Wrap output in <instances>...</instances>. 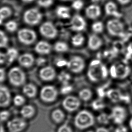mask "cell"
Returning <instances> with one entry per match:
<instances>
[{"label": "cell", "mask_w": 132, "mask_h": 132, "mask_svg": "<svg viewBox=\"0 0 132 132\" xmlns=\"http://www.w3.org/2000/svg\"><path fill=\"white\" fill-rule=\"evenodd\" d=\"M88 78L93 82H99L105 80L108 75V70L100 61L93 60L90 64L87 72Z\"/></svg>", "instance_id": "6da1fadb"}, {"label": "cell", "mask_w": 132, "mask_h": 132, "mask_svg": "<svg viewBox=\"0 0 132 132\" xmlns=\"http://www.w3.org/2000/svg\"><path fill=\"white\" fill-rule=\"evenodd\" d=\"M95 119L93 114L87 110L79 111L74 118L75 127L80 130H85L94 125Z\"/></svg>", "instance_id": "7a4b0ae2"}, {"label": "cell", "mask_w": 132, "mask_h": 132, "mask_svg": "<svg viewBox=\"0 0 132 132\" xmlns=\"http://www.w3.org/2000/svg\"><path fill=\"white\" fill-rule=\"evenodd\" d=\"M8 77L9 82L15 87H20L25 84L26 75L22 69L18 67H14L10 70Z\"/></svg>", "instance_id": "3957f363"}, {"label": "cell", "mask_w": 132, "mask_h": 132, "mask_svg": "<svg viewBox=\"0 0 132 132\" xmlns=\"http://www.w3.org/2000/svg\"><path fill=\"white\" fill-rule=\"evenodd\" d=\"M43 15L39 10L34 8L26 11L23 15V20L25 23L31 26L37 25L40 22Z\"/></svg>", "instance_id": "277c9868"}, {"label": "cell", "mask_w": 132, "mask_h": 132, "mask_svg": "<svg viewBox=\"0 0 132 132\" xmlns=\"http://www.w3.org/2000/svg\"><path fill=\"white\" fill-rule=\"evenodd\" d=\"M130 69L128 65L122 63L114 64L110 69V74L114 79H123L129 76Z\"/></svg>", "instance_id": "5b68a950"}, {"label": "cell", "mask_w": 132, "mask_h": 132, "mask_svg": "<svg viewBox=\"0 0 132 132\" xmlns=\"http://www.w3.org/2000/svg\"><path fill=\"white\" fill-rule=\"evenodd\" d=\"M17 37L21 43L25 45H30L36 41L37 34L32 29L24 28L19 30Z\"/></svg>", "instance_id": "8992f818"}, {"label": "cell", "mask_w": 132, "mask_h": 132, "mask_svg": "<svg viewBox=\"0 0 132 132\" xmlns=\"http://www.w3.org/2000/svg\"><path fill=\"white\" fill-rule=\"evenodd\" d=\"M106 27L108 32L112 36L121 37L124 35V25L119 20L114 19L109 20Z\"/></svg>", "instance_id": "52a82bcc"}, {"label": "cell", "mask_w": 132, "mask_h": 132, "mask_svg": "<svg viewBox=\"0 0 132 132\" xmlns=\"http://www.w3.org/2000/svg\"><path fill=\"white\" fill-rule=\"evenodd\" d=\"M67 66L70 71L73 73H80L85 67V62L82 57L74 56L68 61Z\"/></svg>", "instance_id": "ba28073f"}, {"label": "cell", "mask_w": 132, "mask_h": 132, "mask_svg": "<svg viewBox=\"0 0 132 132\" xmlns=\"http://www.w3.org/2000/svg\"><path fill=\"white\" fill-rule=\"evenodd\" d=\"M58 92L55 87L51 85L43 87L40 91V97L41 100L46 102H52L57 98Z\"/></svg>", "instance_id": "9c48e42d"}, {"label": "cell", "mask_w": 132, "mask_h": 132, "mask_svg": "<svg viewBox=\"0 0 132 132\" xmlns=\"http://www.w3.org/2000/svg\"><path fill=\"white\" fill-rule=\"evenodd\" d=\"M111 119L114 123L121 125L127 117V112L124 107L117 105L113 108L111 114Z\"/></svg>", "instance_id": "30bf717a"}, {"label": "cell", "mask_w": 132, "mask_h": 132, "mask_svg": "<svg viewBox=\"0 0 132 132\" xmlns=\"http://www.w3.org/2000/svg\"><path fill=\"white\" fill-rule=\"evenodd\" d=\"M27 123L23 118L16 117L10 120L7 123L9 132H21L26 128Z\"/></svg>", "instance_id": "8fae6325"}, {"label": "cell", "mask_w": 132, "mask_h": 132, "mask_svg": "<svg viewBox=\"0 0 132 132\" xmlns=\"http://www.w3.org/2000/svg\"><path fill=\"white\" fill-rule=\"evenodd\" d=\"M39 32L42 36L48 39H53L57 35V30L52 22H45L41 24Z\"/></svg>", "instance_id": "7c38bea8"}, {"label": "cell", "mask_w": 132, "mask_h": 132, "mask_svg": "<svg viewBox=\"0 0 132 132\" xmlns=\"http://www.w3.org/2000/svg\"><path fill=\"white\" fill-rule=\"evenodd\" d=\"M80 99L73 96H67L62 103L64 109L69 112L77 111L80 106Z\"/></svg>", "instance_id": "4fadbf2b"}, {"label": "cell", "mask_w": 132, "mask_h": 132, "mask_svg": "<svg viewBox=\"0 0 132 132\" xmlns=\"http://www.w3.org/2000/svg\"><path fill=\"white\" fill-rule=\"evenodd\" d=\"M106 96L109 100L114 102H129L130 100L128 96L123 94L118 89H109L106 93Z\"/></svg>", "instance_id": "5bb4252c"}, {"label": "cell", "mask_w": 132, "mask_h": 132, "mask_svg": "<svg viewBox=\"0 0 132 132\" xmlns=\"http://www.w3.org/2000/svg\"><path fill=\"white\" fill-rule=\"evenodd\" d=\"M86 27L85 20L82 17L77 14L73 16L71 21V29L75 32H81Z\"/></svg>", "instance_id": "9a60e30c"}, {"label": "cell", "mask_w": 132, "mask_h": 132, "mask_svg": "<svg viewBox=\"0 0 132 132\" xmlns=\"http://www.w3.org/2000/svg\"><path fill=\"white\" fill-rule=\"evenodd\" d=\"M56 75L55 70L53 67L47 66L42 68L39 71V76L42 80L50 81L55 79Z\"/></svg>", "instance_id": "2e32d148"}, {"label": "cell", "mask_w": 132, "mask_h": 132, "mask_svg": "<svg viewBox=\"0 0 132 132\" xmlns=\"http://www.w3.org/2000/svg\"><path fill=\"white\" fill-rule=\"evenodd\" d=\"M11 102V94L8 88L0 85V107H6Z\"/></svg>", "instance_id": "e0dca14e"}, {"label": "cell", "mask_w": 132, "mask_h": 132, "mask_svg": "<svg viewBox=\"0 0 132 132\" xmlns=\"http://www.w3.org/2000/svg\"><path fill=\"white\" fill-rule=\"evenodd\" d=\"M18 61L21 66L25 68H30L34 64V58L32 54L25 53L18 57Z\"/></svg>", "instance_id": "ac0fdd59"}, {"label": "cell", "mask_w": 132, "mask_h": 132, "mask_svg": "<svg viewBox=\"0 0 132 132\" xmlns=\"http://www.w3.org/2000/svg\"><path fill=\"white\" fill-rule=\"evenodd\" d=\"M103 44L101 39L96 34L90 35L88 41V46L92 51H97L99 49Z\"/></svg>", "instance_id": "d6986e66"}, {"label": "cell", "mask_w": 132, "mask_h": 132, "mask_svg": "<svg viewBox=\"0 0 132 132\" xmlns=\"http://www.w3.org/2000/svg\"><path fill=\"white\" fill-rule=\"evenodd\" d=\"M34 50L37 53L39 54L47 55L50 53L52 50V46L48 42L40 41L36 45Z\"/></svg>", "instance_id": "ffe728a7"}, {"label": "cell", "mask_w": 132, "mask_h": 132, "mask_svg": "<svg viewBox=\"0 0 132 132\" xmlns=\"http://www.w3.org/2000/svg\"><path fill=\"white\" fill-rule=\"evenodd\" d=\"M101 11L100 7L96 5H90L86 8V14L88 18L91 20H95L100 16Z\"/></svg>", "instance_id": "44dd1931"}, {"label": "cell", "mask_w": 132, "mask_h": 132, "mask_svg": "<svg viewBox=\"0 0 132 132\" xmlns=\"http://www.w3.org/2000/svg\"><path fill=\"white\" fill-rule=\"evenodd\" d=\"M20 113L22 118L28 119L34 116L35 113V110L32 105H25L22 108Z\"/></svg>", "instance_id": "7402d4cb"}, {"label": "cell", "mask_w": 132, "mask_h": 132, "mask_svg": "<svg viewBox=\"0 0 132 132\" xmlns=\"http://www.w3.org/2000/svg\"><path fill=\"white\" fill-rule=\"evenodd\" d=\"M105 11L106 14L109 15H113L116 17L121 16V14L117 10L116 4L113 2H109L105 5Z\"/></svg>", "instance_id": "603a6c76"}, {"label": "cell", "mask_w": 132, "mask_h": 132, "mask_svg": "<svg viewBox=\"0 0 132 132\" xmlns=\"http://www.w3.org/2000/svg\"><path fill=\"white\" fill-rule=\"evenodd\" d=\"M23 93L29 98H33L37 95V88L34 84H28L24 86Z\"/></svg>", "instance_id": "cb8c5ba5"}, {"label": "cell", "mask_w": 132, "mask_h": 132, "mask_svg": "<svg viewBox=\"0 0 132 132\" xmlns=\"http://www.w3.org/2000/svg\"><path fill=\"white\" fill-rule=\"evenodd\" d=\"M51 117L56 123H60L64 119V113L61 109H55L52 112Z\"/></svg>", "instance_id": "d4e9b609"}, {"label": "cell", "mask_w": 132, "mask_h": 132, "mask_svg": "<svg viewBox=\"0 0 132 132\" xmlns=\"http://www.w3.org/2000/svg\"><path fill=\"white\" fill-rule=\"evenodd\" d=\"M79 97L84 102H87L91 99L93 96L92 91L88 88H84L80 90L78 93Z\"/></svg>", "instance_id": "484cf974"}, {"label": "cell", "mask_w": 132, "mask_h": 132, "mask_svg": "<svg viewBox=\"0 0 132 132\" xmlns=\"http://www.w3.org/2000/svg\"><path fill=\"white\" fill-rule=\"evenodd\" d=\"M56 14L60 18L64 19L70 17L69 9L66 6H60L57 7L56 10Z\"/></svg>", "instance_id": "4316f807"}, {"label": "cell", "mask_w": 132, "mask_h": 132, "mask_svg": "<svg viewBox=\"0 0 132 132\" xmlns=\"http://www.w3.org/2000/svg\"><path fill=\"white\" fill-rule=\"evenodd\" d=\"M6 55L8 62L11 63L13 62L18 58L19 53L16 48L11 47L8 49Z\"/></svg>", "instance_id": "83f0119b"}, {"label": "cell", "mask_w": 132, "mask_h": 132, "mask_svg": "<svg viewBox=\"0 0 132 132\" xmlns=\"http://www.w3.org/2000/svg\"><path fill=\"white\" fill-rule=\"evenodd\" d=\"M71 43L74 46H82L85 42L84 36L80 33H78L73 36L71 38Z\"/></svg>", "instance_id": "f1b7e54d"}, {"label": "cell", "mask_w": 132, "mask_h": 132, "mask_svg": "<svg viewBox=\"0 0 132 132\" xmlns=\"http://www.w3.org/2000/svg\"><path fill=\"white\" fill-rule=\"evenodd\" d=\"M111 116L105 113H102L97 117V121L100 125H107L111 121Z\"/></svg>", "instance_id": "f546056e"}, {"label": "cell", "mask_w": 132, "mask_h": 132, "mask_svg": "<svg viewBox=\"0 0 132 132\" xmlns=\"http://www.w3.org/2000/svg\"><path fill=\"white\" fill-rule=\"evenodd\" d=\"M12 14V11L11 9L7 6H4L0 8V20H3L6 19L10 17Z\"/></svg>", "instance_id": "4dcf8cb0"}, {"label": "cell", "mask_w": 132, "mask_h": 132, "mask_svg": "<svg viewBox=\"0 0 132 132\" xmlns=\"http://www.w3.org/2000/svg\"><path fill=\"white\" fill-rule=\"evenodd\" d=\"M54 49L57 52H67L69 47L68 44L63 42H57L54 46Z\"/></svg>", "instance_id": "1f68e13d"}, {"label": "cell", "mask_w": 132, "mask_h": 132, "mask_svg": "<svg viewBox=\"0 0 132 132\" xmlns=\"http://www.w3.org/2000/svg\"><path fill=\"white\" fill-rule=\"evenodd\" d=\"M59 81L63 83V84H68L71 79V76L69 73L66 72H62L59 74L58 77Z\"/></svg>", "instance_id": "d6a6232c"}, {"label": "cell", "mask_w": 132, "mask_h": 132, "mask_svg": "<svg viewBox=\"0 0 132 132\" xmlns=\"http://www.w3.org/2000/svg\"><path fill=\"white\" fill-rule=\"evenodd\" d=\"M5 28L6 29L10 32H14L17 29L18 24L14 20H11L5 23Z\"/></svg>", "instance_id": "836d02e7"}, {"label": "cell", "mask_w": 132, "mask_h": 132, "mask_svg": "<svg viewBox=\"0 0 132 132\" xmlns=\"http://www.w3.org/2000/svg\"><path fill=\"white\" fill-rule=\"evenodd\" d=\"M8 38L3 31L0 30V48L6 47L8 44Z\"/></svg>", "instance_id": "e575fe53"}, {"label": "cell", "mask_w": 132, "mask_h": 132, "mask_svg": "<svg viewBox=\"0 0 132 132\" xmlns=\"http://www.w3.org/2000/svg\"><path fill=\"white\" fill-rule=\"evenodd\" d=\"M92 29L96 34H100L103 31V24L101 22H96L92 25Z\"/></svg>", "instance_id": "d590c367"}, {"label": "cell", "mask_w": 132, "mask_h": 132, "mask_svg": "<svg viewBox=\"0 0 132 132\" xmlns=\"http://www.w3.org/2000/svg\"><path fill=\"white\" fill-rule=\"evenodd\" d=\"M105 107V104L103 102L100 100H95L92 103V107L95 111H100Z\"/></svg>", "instance_id": "8d00e7d4"}, {"label": "cell", "mask_w": 132, "mask_h": 132, "mask_svg": "<svg viewBox=\"0 0 132 132\" xmlns=\"http://www.w3.org/2000/svg\"><path fill=\"white\" fill-rule=\"evenodd\" d=\"M25 102V98L20 95H17L13 99V102L14 105L17 106L23 105Z\"/></svg>", "instance_id": "74e56055"}, {"label": "cell", "mask_w": 132, "mask_h": 132, "mask_svg": "<svg viewBox=\"0 0 132 132\" xmlns=\"http://www.w3.org/2000/svg\"><path fill=\"white\" fill-rule=\"evenodd\" d=\"M37 3L41 7L48 8L53 3V0H37Z\"/></svg>", "instance_id": "f35d334b"}, {"label": "cell", "mask_w": 132, "mask_h": 132, "mask_svg": "<svg viewBox=\"0 0 132 132\" xmlns=\"http://www.w3.org/2000/svg\"><path fill=\"white\" fill-rule=\"evenodd\" d=\"M10 116V113L8 111H2L0 112V121L2 122L7 121Z\"/></svg>", "instance_id": "ab89813d"}, {"label": "cell", "mask_w": 132, "mask_h": 132, "mask_svg": "<svg viewBox=\"0 0 132 132\" xmlns=\"http://www.w3.org/2000/svg\"><path fill=\"white\" fill-rule=\"evenodd\" d=\"M84 5L83 2L81 0H75L72 4V7L76 10H80Z\"/></svg>", "instance_id": "60d3db41"}, {"label": "cell", "mask_w": 132, "mask_h": 132, "mask_svg": "<svg viewBox=\"0 0 132 132\" xmlns=\"http://www.w3.org/2000/svg\"><path fill=\"white\" fill-rule=\"evenodd\" d=\"M57 132H72V129L67 124L61 125L57 129Z\"/></svg>", "instance_id": "b9f144b4"}, {"label": "cell", "mask_w": 132, "mask_h": 132, "mask_svg": "<svg viewBox=\"0 0 132 132\" xmlns=\"http://www.w3.org/2000/svg\"><path fill=\"white\" fill-rule=\"evenodd\" d=\"M72 90V88L71 86L68 84H65L61 89V93L63 94H67L70 93Z\"/></svg>", "instance_id": "7bdbcfd3"}, {"label": "cell", "mask_w": 132, "mask_h": 132, "mask_svg": "<svg viewBox=\"0 0 132 132\" xmlns=\"http://www.w3.org/2000/svg\"><path fill=\"white\" fill-rule=\"evenodd\" d=\"M114 132H128V129L127 127L121 125L116 128Z\"/></svg>", "instance_id": "ee69618b"}, {"label": "cell", "mask_w": 132, "mask_h": 132, "mask_svg": "<svg viewBox=\"0 0 132 132\" xmlns=\"http://www.w3.org/2000/svg\"><path fill=\"white\" fill-rule=\"evenodd\" d=\"M5 79V70L3 68H0V82H3Z\"/></svg>", "instance_id": "f6af8a7d"}, {"label": "cell", "mask_w": 132, "mask_h": 132, "mask_svg": "<svg viewBox=\"0 0 132 132\" xmlns=\"http://www.w3.org/2000/svg\"><path fill=\"white\" fill-rule=\"evenodd\" d=\"M7 60V56L6 54L0 52V64H2L5 62Z\"/></svg>", "instance_id": "bcb514c9"}, {"label": "cell", "mask_w": 132, "mask_h": 132, "mask_svg": "<svg viewBox=\"0 0 132 132\" xmlns=\"http://www.w3.org/2000/svg\"><path fill=\"white\" fill-rule=\"evenodd\" d=\"M67 63H68V61H66L65 60H59L57 62V65L58 67H62V66H64L65 65L67 66Z\"/></svg>", "instance_id": "7dc6e473"}, {"label": "cell", "mask_w": 132, "mask_h": 132, "mask_svg": "<svg viewBox=\"0 0 132 132\" xmlns=\"http://www.w3.org/2000/svg\"><path fill=\"white\" fill-rule=\"evenodd\" d=\"M45 62H46L45 59L43 58H41V57L37 59V61H36L37 64L39 65H42L45 63Z\"/></svg>", "instance_id": "c3c4849f"}, {"label": "cell", "mask_w": 132, "mask_h": 132, "mask_svg": "<svg viewBox=\"0 0 132 132\" xmlns=\"http://www.w3.org/2000/svg\"><path fill=\"white\" fill-rule=\"evenodd\" d=\"M95 132H109V131L105 127H100L97 128Z\"/></svg>", "instance_id": "681fc988"}, {"label": "cell", "mask_w": 132, "mask_h": 132, "mask_svg": "<svg viewBox=\"0 0 132 132\" xmlns=\"http://www.w3.org/2000/svg\"><path fill=\"white\" fill-rule=\"evenodd\" d=\"M119 3L122 5H126L129 3L132 0H117Z\"/></svg>", "instance_id": "f907efd6"}, {"label": "cell", "mask_w": 132, "mask_h": 132, "mask_svg": "<svg viewBox=\"0 0 132 132\" xmlns=\"http://www.w3.org/2000/svg\"><path fill=\"white\" fill-rule=\"evenodd\" d=\"M127 51L129 54L132 55V42H131L127 47Z\"/></svg>", "instance_id": "816d5d0a"}, {"label": "cell", "mask_w": 132, "mask_h": 132, "mask_svg": "<svg viewBox=\"0 0 132 132\" xmlns=\"http://www.w3.org/2000/svg\"><path fill=\"white\" fill-rule=\"evenodd\" d=\"M0 132H5V127L2 121H0Z\"/></svg>", "instance_id": "f5cc1de1"}, {"label": "cell", "mask_w": 132, "mask_h": 132, "mask_svg": "<svg viewBox=\"0 0 132 132\" xmlns=\"http://www.w3.org/2000/svg\"><path fill=\"white\" fill-rule=\"evenodd\" d=\"M129 126L131 129L132 130V117L131 118V119L129 122Z\"/></svg>", "instance_id": "db71d44e"}, {"label": "cell", "mask_w": 132, "mask_h": 132, "mask_svg": "<svg viewBox=\"0 0 132 132\" xmlns=\"http://www.w3.org/2000/svg\"><path fill=\"white\" fill-rule=\"evenodd\" d=\"M23 1L24 2H31L33 1V0H23Z\"/></svg>", "instance_id": "11a10c76"}, {"label": "cell", "mask_w": 132, "mask_h": 132, "mask_svg": "<svg viewBox=\"0 0 132 132\" xmlns=\"http://www.w3.org/2000/svg\"><path fill=\"white\" fill-rule=\"evenodd\" d=\"M61 1H65V2H68V1H71V0H61Z\"/></svg>", "instance_id": "9f6ffc18"}, {"label": "cell", "mask_w": 132, "mask_h": 132, "mask_svg": "<svg viewBox=\"0 0 132 132\" xmlns=\"http://www.w3.org/2000/svg\"><path fill=\"white\" fill-rule=\"evenodd\" d=\"M93 132V131L90 130V131H87V132Z\"/></svg>", "instance_id": "6f0895ef"}]
</instances>
